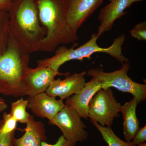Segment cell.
<instances>
[{"mask_svg": "<svg viewBox=\"0 0 146 146\" xmlns=\"http://www.w3.org/2000/svg\"><path fill=\"white\" fill-rule=\"evenodd\" d=\"M8 12L9 36L30 54L39 51L46 30L39 19L36 0H12Z\"/></svg>", "mask_w": 146, "mask_h": 146, "instance_id": "1", "label": "cell"}, {"mask_svg": "<svg viewBox=\"0 0 146 146\" xmlns=\"http://www.w3.org/2000/svg\"><path fill=\"white\" fill-rule=\"evenodd\" d=\"M41 24L46 30L39 51L51 52L59 45L74 43L77 31L69 25L65 0H36Z\"/></svg>", "mask_w": 146, "mask_h": 146, "instance_id": "2", "label": "cell"}, {"mask_svg": "<svg viewBox=\"0 0 146 146\" xmlns=\"http://www.w3.org/2000/svg\"><path fill=\"white\" fill-rule=\"evenodd\" d=\"M29 53L9 36L7 48L0 55V94L14 97L26 96L25 83Z\"/></svg>", "mask_w": 146, "mask_h": 146, "instance_id": "3", "label": "cell"}, {"mask_svg": "<svg viewBox=\"0 0 146 146\" xmlns=\"http://www.w3.org/2000/svg\"><path fill=\"white\" fill-rule=\"evenodd\" d=\"M125 39L124 34L121 35L115 38L110 46L102 48L97 44V33H94L88 42L78 48H75L78 45L76 43H74L73 46L70 48L64 46L58 47L55 50L54 55L37 60L36 63L38 66L49 67L55 72H59L60 66L66 62L74 60L82 61L84 58H91L95 53L102 52L110 55L122 64L129 62L128 59L122 53V46Z\"/></svg>", "mask_w": 146, "mask_h": 146, "instance_id": "4", "label": "cell"}, {"mask_svg": "<svg viewBox=\"0 0 146 146\" xmlns=\"http://www.w3.org/2000/svg\"><path fill=\"white\" fill-rule=\"evenodd\" d=\"M130 68V63L127 62L123 63L118 70L106 72L102 68H92L86 74L96 79L100 84L102 89L114 87L121 92L129 93L139 104L146 100V85L135 82L128 76L127 73Z\"/></svg>", "mask_w": 146, "mask_h": 146, "instance_id": "5", "label": "cell"}, {"mask_svg": "<svg viewBox=\"0 0 146 146\" xmlns=\"http://www.w3.org/2000/svg\"><path fill=\"white\" fill-rule=\"evenodd\" d=\"M121 106L111 88H101L90 101L88 117L102 126L111 127L114 119L119 117Z\"/></svg>", "mask_w": 146, "mask_h": 146, "instance_id": "6", "label": "cell"}, {"mask_svg": "<svg viewBox=\"0 0 146 146\" xmlns=\"http://www.w3.org/2000/svg\"><path fill=\"white\" fill-rule=\"evenodd\" d=\"M81 118L71 108L65 105L49 124L56 126L67 140L76 144L85 141L88 137L86 126L82 121Z\"/></svg>", "mask_w": 146, "mask_h": 146, "instance_id": "7", "label": "cell"}, {"mask_svg": "<svg viewBox=\"0 0 146 146\" xmlns=\"http://www.w3.org/2000/svg\"><path fill=\"white\" fill-rule=\"evenodd\" d=\"M104 0H65L67 19L75 31L102 4Z\"/></svg>", "mask_w": 146, "mask_h": 146, "instance_id": "8", "label": "cell"}, {"mask_svg": "<svg viewBox=\"0 0 146 146\" xmlns=\"http://www.w3.org/2000/svg\"><path fill=\"white\" fill-rule=\"evenodd\" d=\"M67 76V73L56 72L50 68L38 66L33 68L29 67L25 78L27 91L26 96L34 97L38 94L45 93L52 82L56 76Z\"/></svg>", "mask_w": 146, "mask_h": 146, "instance_id": "9", "label": "cell"}, {"mask_svg": "<svg viewBox=\"0 0 146 146\" xmlns=\"http://www.w3.org/2000/svg\"><path fill=\"white\" fill-rule=\"evenodd\" d=\"M86 71L67 76L64 79H54L46 93L51 96L58 97L60 99H66L72 95L79 92L86 83L84 76Z\"/></svg>", "mask_w": 146, "mask_h": 146, "instance_id": "10", "label": "cell"}, {"mask_svg": "<svg viewBox=\"0 0 146 146\" xmlns=\"http://www.w3.org/2000/svg\"><path fill=\"white\" fill-rule=\"evenodd\" d=\"M27 108L39 117L46 118L50 121L63 109L65 104L63 100H56L46 92L27 99Z\"/></svg>", "mask_w": 146, "mask_h": 146, "instance_id": "11", "label": "cell"}, {"mask_svg": "<svg viewBox=\"0 0 146 146\" xmlns=\"http://www.w3.org/2000/svg\"><path fill=\"white\" fill-rule=\"evenodd\" d=\"M101 89V85L96 79L86 82L83 88L78 93L66 99L65 105L74 109L80 117L87 119L90 101L97 92Z\"/></svg>", "mask_w": 146, "mask_h": 146, "instance_id": "12", "label": "cell"}, {"mask_svg": "<svg viewBox=\"0 0 146 146\" xmlns=\"http://www.w3.org/2000/svg\"><path fill=\"white\" fill-rule=\"evenodd\" d=\"M110 3L100 10L98 20L100 25L98 29V39L104 33L112 29L115 21L125 15L128 0H108Z\"/></svg>", "mask_w": 146, "mask_h": 146, "instance_id": "13", "label": "cell"}, {"mask_svg": "<svg viewBox=\"0 0 146 146\" xmlns=\"http://www.w3.org/2000/svg\"><path fill=\"white\" fill-rule=\"evenodd\" d=\"M25 129V133L21 138L14 141L13 146H42V143L46 140L44 124L36 121L30 115Z\"/></svg>", "mask_w": 146, "mask_h": 146, "instance_id": "14", "label": "cell"}, {"mask_svg": "<svg viewBox=\"0 0 146 146\" xmlns=\"http://www.w3.org/2000/svg\"><path fill=\"white\" fill-rule=\"evenodd\" d=\"M136 98L133 97L130 101L126 102L121 106L120 112L123 118V129L125 139L130 143L140 128V123L136 115V108L138 104Z\"/></svg>", "mask_w": 146, "mask_h": 146, "instance_id": "15", "label": "cell"}, {"mask_svg": "<svg viewBox=\"0 0 146 146\" xmlns=\"http://www.w3.org/2000/svg\"><path fill=\"white\" fill-rule=\"evenodd\" d=\"M91 122L100 131L104 141L108 146H135L131 142L128 143L121 140L114 133L110 127H103L96 122Z\"/></svg>", "mask_w": 146, "mask_h": 146, "instance_id": "16", "label": "cell"}, {"mask_svg": "<svg viewBox=\"0 0 146 146\" xmlns=\"http://www.w3.org/2000/svg\"><path fill=\"white\" fill-rule=\"evenodd\" d=\"M28 105V100L23 98L11 103L10 114L18 122L26 124L28 121L30 115L27 111Z\"/></svg>", "mask_w": 146, "mask_h": 146, "instance_id": "17", "label": "cell"}, {"mask_svg": "<svg viewBox=\"0 0 146 146\" xmlns=\"http://www.w3.org/2000/svg\"><path fill=\"white\" fill-rule=\"evenodd\" d=\"M9 17L7 11L0 9V55L5 52L9 39Z\"/></svg>", "mask_w": 146, "mask_h": 146, "instance_id": "18", "label": "cell"}, {"mask_svg": "<svg viewBox=\"0 0 146 146\" xmlns=\"http://www.w3.org/2000/svg\"><path fill=\"white\" fill-rule=\"evenodd\" d=\"M18 122L9 113L5 112L0 121V136L15 132Z\"/></svg>", "mask_w": 146, "mask_h": 146, "instance_id": "19", "label": "cell"}, {"mask_svg": "<svg viewBox=\"0 0 146 146\" xmlns=\"http://www.w3.org/2000/svg\"><path fill=\"white\" fill-rule=\"evenodd\" d=\"M131 36L140 41L146 40V22H140L131 29L129 32Z\"/></svg>", "mask_w": 146, "mask_h": 146, "instance_id": "20", "label": "cell"}, {"mask_svg": "<svg viewBox=\"0 0 146 146\" xmlns=\"http://www.w3.org/2000/svg\"><path fill=\"white\" fill-rule=\"evenodd\" d=\"M146 141V126L140 127L133 137L131 143L133 145L136 146L143 143Z\"/></svg>", "mask_w": 146, "mask_h": 146, "instance_id": "21", "label": "cell"}, {"mask_svg": "<svg viewBox=\"0 0 146 146\" xmlns=\"http://www.w3.org/2000/svg\"><path fill=\"white\" fill-rule=\"evenodd\" d=\"M76 144L72 141L67 140L62 135L58 138L55 143L52 145L43 141L42 143V146H74Z\"/></svg>", "mask_w": 146, "mask_h": 146, "instance_id": "22", "label": "cell"}, {"mask_svg": "<svg viewBox=\"0 0 146 146\" xmlns=\"http://www.w3.org/2000/svg\"><path fill=\"white\" fill-rule=\"evenodd\" d=\"M15 132L0 136V146H13Z\"/></svg>", "mask_w": 146, "mask_h": 146, "instance_id": "23", "label": "cell"}, {"mask_svg": "<svg viewBox=\"0 0 146 146\" xmlns=\"http://www.w3.org/2000/svg\"><path fill=\"white\" fill-rule=\"evenodd\" d=\"M12 1V0H0V9L8 11Z\"/></svg>", "mask_w": 146, "mask_h": 146, "instance_id": "24", "label": "cell"}, {"mask_svg": "<svg viewBox=\"0 0 146 146\" xmlns=\"http://www.w3.org/2000/svg\"><path fill=\"white\" fill-rule=\"evenodd\" d=\"M7 107V104L5 101L0 97V113L5 110Z\"/></svg>", "mask_w": 146, "mask_h": 146, "instance_id": "25", "label": "cell"}, {"mask_svg": "<svg viewBox=\"0 0 146 146\" xmlns=\"http://www.w3.org/2000/svg\"><path fill=\"white\" fill-rule=\"evenodd\" d=\"M143 0H128L127 6V8L130 7L131 5L134 3L137 2L141 1Z\"/></svg>", "mask_w": 146, "mask_h": 146, "instance_id": "26", "label": "cell"}]
</instances>
